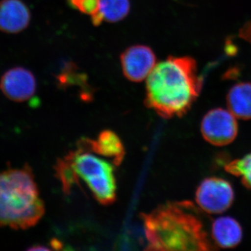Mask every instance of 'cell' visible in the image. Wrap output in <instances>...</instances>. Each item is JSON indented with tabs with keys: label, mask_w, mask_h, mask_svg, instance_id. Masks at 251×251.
Masks as SVG:
<instances>
[{
	"label": "cell",
	"mask_w": 251,
	"mask_h": 251,
	"mask_svg": "<svg viewBox=\"0 0 251 251\" xmlns=\"http://www.w3.org/2000/svg\"><path fill=\"white\" fill-rule=\"evenodd\" d=\"M192 202H168L143 214L149 251H211L215 244Z\"/></svg>",
	"instance_id": "obj_1"
},
{
	"label": "cell",
	"mask_w": 251,
	"mask_h": 251,
	"mask_svg": "<svg viewBox=\"0 0 251 251\" xmlns=\"http://www.w3.org/2000/svg\"><path fill=\"white\" fill-rule=\"evenodd\" d=\"M202 84L195 59L169 57L148 77L145 105L163 118L183 116L201 94Z\"/></svg>",
	"instance_id": "obj_2"
},
{
	"label": "cell",
	"mask_w": 251,
	"mask_h": 251,
	"mask_svg": "<svg viewBox=\"0 0 251 251\" xmlns=\"http://www.w3.org/2000/svg\"><path fill=\"white\" fill-rule=\"evenodd\" d=\"M45 214V205L31 167L0 172V227L27 229Z\"/></svg>",
	"instance_id": "obj_3"
},
{
	"label": "cell",
	"mask_w": 251,
	"mask_h": 251,
	"mask_svg": "<svg viewBox=\"0 0 251 251\" xmlns=\"http://www.w3.org/2000/svg\"><path fill=\"white\" fill-rule=\"evenodd\" d=\"M99 156L78 143L75 150L58 158L54 173L63 192L69 194L82 179L99 203L108 205L115 202L117 181L114 167Z\"/></svg>",
	"instance_id": "obj_4"
},
{
	"label": "cell",
	"mask_w": 251,
	"mask_h": 251,
	"mask_svg": "<svg viewBox=\"0 0 251 251\" xmlns=\"http://www.w3.org/2000/svg\"><path fill=\"white\" fill-rule=\"evenodd\" d=\"M201 130L208 143L217 147L226 146L237 138V117L229 110L212 109L203 117Z\"/></svg>",
	"instance_id": "obj_5"
},
{
	"label": "cell",
	"mask_w": 251,
	"mask_h": 251,
	"mask_svg": "<svg viewBox=\"0 0 251 251\" xmlns=\"http://www.w3.org/2000/svg\"><path fill=\"white\" fill-rule=\"evenodd\" d=\"M234 193L228 181L219 177L206 178L199 185L196 201L201 210L209 214L225 212L234 202Z\"/></svg>",
	"instance_id": "obj_6"
},
{
	"label": "cell",
	"mask_w": 251,
	"mask_h": 251,
	"mask_svg": "<svg viewBox=\"0 0 251 251\" xmlns=\"http://www.w3.org/2000/svg\"><path fill=\"white\" fill-rule=\"evenodd\" d=\"M0 90L6 98L13 101H27L36 93L35 77L25 68H12L1 77Z\"/></svg>",
	"instance_id": "obj_7"
},
{
	"label": "cell",
	"mask_w": 251,
	"mask_h": 251,
	"mask_svg": "<svg viewBox=\"0 0 251 251\" xmlns=\"http://www.w3.org/2000/svg\"><path fill=\"white\" fill-rule=\"evenodd\" d=\"M124 75L132 82H141L148 78L156 66V55L146 46H133L121 54Z\"/></svg>",
	"instance_id": "obj_8"
},
{
	"label": "cell",
	"mask_w": 251,
	"mask_h": 251,
	"mask_svg": "<svg viewBox=\"0 0 251 251\" xmlns=\"http://www.w3.org/2000/svg\"><path fill=\"white\" fill-rule=\"evenodd\" d=\"M87 150L110 160L114 166H120L125 156V149L120 137L111 130L100 132L97 139L84 138L78 142Z\"/></svg>",
	"instance_id": "obj_9"
},
{
	"label": "cell",
	"mask_w": 251,
	"mask_h": 251,
	"mask_svg": "<svg viewBox=\"0 0 251 251\" xmlns=\"http://www.w3.org/2000/svg\"><path fill=\"white\" fill-rule=\"evenodd\" d=\"M30 20V11L22 0L0 1V31L18 34L28 27Z\"/></svg>",
	"instance_id": "obj_10"
},
{
	"label": "cell",
	"mask_w": 251,
	"mask_h": 251,
	"mask_svg": "<svg viewBox=\"0 0 251 251\" xmlns=\"http://www.w3.org/2000/svg\"><path fill=\"white\" fill-rule=\"evenodd\" d=\"M243 237L242 226L230 216H221L211 224V238L218 247L232 249L240 244Z\"/></svg>",
	"instance_id": "obj_11"
},
{
	"label": "cell",
	"mask_w": 251,
	"mask_h": 251,
	"mask_svg": "<svg viewBox=\"0 0 251 251\" xmlns=\"http://www.w3.org/2000/svg\"><path fill=\"white\" fill-rule=\"evenodd\" d=\"M228 110L238 119L251 120V83L240 82L234 85L227 95Z\"/></svg>",
	"instance_id": "obj_12"
},
{
	"label": "cell",
	"mask_w": 251,
	"mask_h": 251,
	"mask_svg": "<svg viewBox=\"0 0 251 251\" xmlns=\"http://www.w3.org/2000/svg\"><path fill=\"white\" fill-rule=\"evenodd\" d=\"M129 11V0H100V10L92 18V23L97 26L103 21L118 22L125 18Z\"/></svg>",
	"instance_id": "obj_13"
},
{
	"label": "cell",
	"mask_w": 251,
	"mask_h": 251,
	"mask_svg": "<svg viewBox=\"0 0 251 251\" xmlns=\"http://www.w3.org/2000/svg\"><path fill=\"white\" fill-rule=\"evenodd\" d=\"M224 168L229 174L240 178L242 184L251 190V152L242 158L229 162Z\"/></svg>",
	"instance_id": "obj_14"
},
{
	"label": "cell",
	"mask_w": 251,
	"mask_h": 251,
	"mask_svg": "<svg viewBox=\"0 0 251 251\" xmlns=\"http://www.w3.org/2000/svg\"><path fill=\"white\" fill-rule=\"evenodd\" d=\"M73 7L94 17L100 10V0H69Z\"/></svg>",
	"instance_id": "obj_15"
},
{
	"label": "cell",
	"mask_w": 251,
	"mask_h": 251,
	"mask_svg": "<svg viewBox=\"0 0 251 251\" xmlns=\"http://www.w3.org/2000/svg\"><path fill=\"white\" fill-rule=\"evenodd\" d=\"M240 36L251 44V21L246 23L245 25L241 29Z\"/></svg>",
	"instance_id": "obj_16"
}]
</instances>
